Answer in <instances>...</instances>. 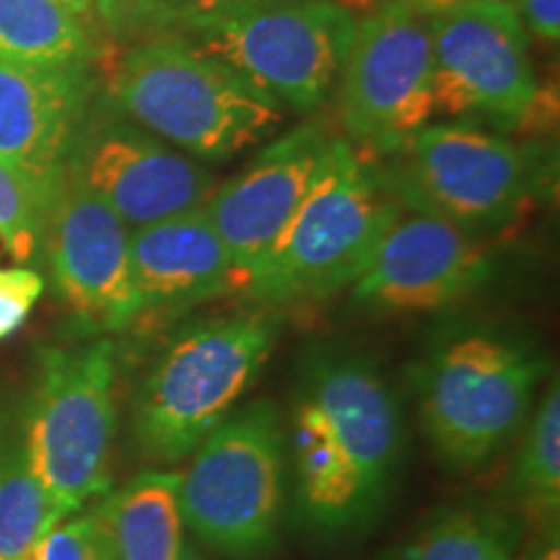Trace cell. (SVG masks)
Wrapping results in <instances>:
<instances>
[{"label":"cell","instance_id":"cell-15","mask_svg":"<svg viewBox=\"0 0 560 560\" xmlns=\"http://www.w3.org/2000/svg\"><path fill=\"white\" fill-rule=\"evenodd\" d=\"M332 140V132L317 122L299 125L257 153L242 174L215 185L202 202L210 226L229 249L240 289L296 213Z\"/></svg>","mask_w":560,"mask_h":560},{"label":"cell","instance_id":"cell-29","mask_svg":"<svg viewBox=\"0 0 560 560\" xmlns=\"http://www.w3.org/2000/svg\"><path fill=\"white\" fill-rule=\"evenodd\" d=\"M405 9L420 13V16H436V13L470 9V5H493V3H511V0H395Z\"/></svg>","mask_w":560,"mask_h":560},{"label":"cell","instance_id":"cell-18","mask_svg":"<svg viewBox=\"0 0 560 560\" xmlns=\"http://www.w3.org/2000/svg\"><path fill=\"white\" fill-rule=\"evenodd\" d=\"M117 560H177L182 516L177 472L145 470L102 501Z\"/></svg>","mask_w":560,"mask_h":560},{"label":"cell","instance_id":"cell-17","mask_svg":"<svg viewBox=\"0 0 560 560\" xmlns=\"http://www.w3.org/2000/svg\"><path fill=\"white\" fill-rule=\"evenodd\" d=\"M130 262L140 317L185 312L240 289L229 249L210 226L202 206L132 229Z\"/></svg>","mask_w":560,"mask_h":560},{"label":"cell","instance_id":"cell-12","mask_svg":"<svg viewBox=\"0 0 560 560\" xmlns=\"http://www.w3.org/2000/svg\"><path fill=\"white\" fill-rule=\"evenodd\" d=\"M490 276L493 260L480 234L402 208L350 283V296L361 312L380 317L425 314L462 304Z\"/></svg>","mask_w":560,"mask_h":560},{"label":"cell","instance_id":"cell-27","mask_svg":"<svg viewBox=\"0 0 560 560\" xmlns=\"http://www.w3.org/2000/svg\"><path fill=\"white\" fill-rule=\"evenodd\" d=\"M153 16V34L177 26L179 21L202 16V13L229 9V5L249 3V0H149Z\"/></svg>","mask_w":560,"mask_h":560},{"label":"cell","instance_id":"cell-23","mask_svg":"<svg viewBox=\"0 0 560 560\" xmlns=\"http://www.w3.org/2000/svg\"><path fill=\"white\" fill-rule=\"evenodd\" d=\"M58 185H45L0 159V244L13 260L37 255Z\"/></svg>","mask_w":560,"mask_h":560},{"label":"cell","instance_id":"cell-6","mask_svg":"<svg viewBox=\"0 0 560 560\" xmlns=\"http://www.w3.org/2000/svg\"><path fill=\"white\" fill-rule=\"evenodd\" d=\"M371 161V159H369ZM405 210L482 234L514 223L550 182V153L480 125H425L371 161Z\"/></svg>","mask_w":560,"mask_h":560},{"label":"cell","instance_id":"cell-16","mask_svg":"<svg viewBox=\"0 0 560 560\" xmlns=\"http://www.w3.org/2000/svg\"><path fill=\"white\" fill-rule=\"evenodd\" d=\"M86 100L83 68L0 60V159L45 185H58Z\"/></svg>","mask_w":560,"mask_h":560},{"label":"cell","instance_id":"cell-10","mask_svg":"<svg viewBox=\"0 0 560 560\" xmlns=\"http://www.w3.org/2000/svg\"><path fill=\"white\" fill-rule=\"evenodd\" d=\"M436 115L429 16L387 0L355 21L338 79L348 143L371 161L395 153Z\"/></svg>","mask_w":560,"mask_h":560},{"label":"cell","instance_id":"cell-8","mask_svg":"<svg viewBox=\"0 0 560 560\" xmlns=\"http://www.w3.org/2000/svg\"><path fill=\"white\" fill-rule=\"evenodd\" d=\"M272 96L312 115L338 86L355 16L338 0H249L166 30Z\"/></svg>","mask_w":560,"mask_h":560},{"label":"cell","instance_id":"cell-24","mask_svg":"<svg viewBox=\"0 0 560 560\" xmlns=\"http://www.w3.org/2000/svg\"><path fill=\"white\" fill-rule=\"evenodd\" d=\"M34 560H117L102 503L79 516H62L42 537Z\"/></svg>","mask_w":560,"mask_h":560},{"label":"cell","instance_id":"cell-4","mask_svg":"<svg viewBox=\"0 0 560 560\" xmlns=\"http://www.w3.org/2000/svg\"><path fill=\"white\" fill-rule=\"evenodd\" d=\"M278 335L272 310L200 319L174 335L132 400V436L143 459L164 467L190 457L257 382Z\"/></svg>","mask_w":560,"mask_h":560},{"label":"cell","instance_id":"cell-21","mask_svg":"<svg viewBox=\"0 0 560 560\" xmlns=\"http://www.w3.org/2000/svg\"><path fill=\"white\" fill-rule=\"evenodd\" d=\"M527 433L511 470V499L524 520L550 527L560 506V389L552 382L527 418Z\"/></svg>","mask_w":560,"mask_h":560},{"label":"cell","instance_id":"cell-3","mask_svg":"<svg viewBox=\"0 0 560 560\" xmlns=\"http://www.w3.org/2000/svg\"><path fill=\"white\" fill-rule=\"evenodd\" d=\"M109 104L195 161L262 143L285 112L234 68L172 32L130 42L107 68Z\"/></svg>","mask_w":560,"mask_h":560},{"label":"cell","instance_id":"cell-32","mask_svg":"<svg viewBox=\"0 0 560 560\" xmlns=\"http://www.w3.org/2000/svg\"><path fill=\"white\" fill-rule=\"evenodd\" d=\"M177 560H206L200 556V550L195 548V542L190 540H182V548H179V556Z\"/></svg>","mask_w":560,"mask_h":560},{"label":"cell","instance_id":"cell-20","mask_svg":"<svg viewBox=\"0 0 560 560\" xmlns=\"http://www.w3.org/2000/svg\"><path fill=\"white\" fill-rule=\"evenodd\" d=\"M91 55L86 21L58 0H0V60L86 68Z\"/></svg>","mask_w":560,"mask_h":560},{"label":"cell","instance_id":"cell-14","mask_svg":"<svg viewBox=\"0 0 560 560\" xmlns=\"http://www.w3.org/2000/svg\"><path fill=\"white\" fill-rule=\"evenodd\" d=\"M45 231L55 283L70 310L104 330L130 327L140 317L130 229L79 179L62 177Z\"/></svg>","mask_w":560,"mask_h":560},{"label":"cell","instance_id":"cell-9","mask_svg":"<svg viewBox=\"0 0 560 560\" xmlns=\"http://www.w3.org/2000/svg\"><path fill=\"white\" fill-rule=\"evenodd\" d=\"M115 380L109 340L50 348L42 355L21 441L32 472L66 516L109 488Z\"/></svg>","mask_w":560,"mask_h":560},{"label":"cell","instance_id":"cell-28","mask_svg":"<svg viewBox=\"0 0 560 560\" xmlns=\"http://www.w3.org/2000/svg\"><path fill=\"white\" fill-rule=\"evenodd\" d=\"M511 5L524 30L552 45L560 39V0H511Z\"/></svg>","mask_w":560,"mask_h":560},{"label":"cell","instance_id":"cell-26","mask_svg":"<svg viewBox=\"0 0 560 560\" xmlns=\"http://www.w3.org/2000/svg\"><path fill=\"white\" fill-rule=\"evenodd\" d=\"M91 16L117 42H136L153 34V16L149 0H89Z\"/></svg>","mask_w":560,"mask_h":560},{"label":"cell","instance_id":"cell-19","mask_svg":"<svg viewBox=\"0 0 560 560\" xmlns=\"http://www.w3.org/2000/svg\"><path fill=\"white\" fill-rule=\"evenodd\" d=\"M520 548L514 514L488 503H457L420 524L397 560H514Z\"/></svg>","mask_w":560,"mask_h":560},{"label":"cell","instance_id":"cell-11","mask_svg":"<svg viewBox=\"0 0 560 560\" xmlns=\"http://www.w3.org/2000/svg\"><path fill=\"white\" fill-rule=\"evenodd\" d=\"M436 112L516 130L540 100L529 37L511 3L429 16Z\"/></svg>","mask_w":560,"mask_h":560},{"label":"cell","instance_id":"cell-25","mask_svg":"<svg viewBox=\"0 0 560 560\" xmlns=\"http://www.w3.org/2000/svg\"><path fill=\"white\" fill-rule=\"evenodd\" d=\"M45 280L32 268H0V340L21 330L37 304Z\"/></svg>","mask_w":560,"mask_h":560},{"label":"cell","instance_id":"cell-7","mask_svg":"<svg viewBox=\"0 0 560 560\" xmlns=\"http://www.w3.org/2000/svg\"><path fill=\"white\" fill-rule=\"evenodd\" d=\"M289 488L285 423L270 400L236 408L215 425L177 475L182 527L234 560L276 548Z\"/></svg>","mask_w":560,"mask_h":560},{"label":"cell","instance_id":"cell-1","mask_svg":"<svg viewBox=\"0 0 560 560\" xmlns=\"http://www.w3.org/2000/svg\"><path fill=\"white\" fill-rule=\"evenodd\" d=\"M395 387L361 350L317 346L299 369L285 454L299 520L322 537L369 529L405 459Z\"/></svg>","mask_w":560,"mask_h":560},{"label":"cell","instance_id":"cell-5","mask_svg":"<svg viewBox=\"0 0 560 560\" xmlns=\"http://www.w3.org/2000/svg\"><path fill=\"white\" fill-rule=\"evenodd\" d=\"M400 210L376 166L335 138L296 213L242 291L270 310L335 296L361 276Z\"/></svg>","mask_w":560,"mask_h":560},{"label":"cell","instance_id":"cell-13","mask_svg":"<svg viewBox=\"0 0 560 560\" xmlns=\"http://www.w3.org/2000/svg\"><path fill=\"white\" fill-rule=\"evenodd\" d=\"M73 177L130 231L200 208L215 174L115 109L83 140Z\"/></svg>","mask_w":560,"mask_h":560},{"label":"cell","instance_id":"cell-30","mask_svg":"<svg viewBox=\"0 0 560 560\" xmlns=\"http://www.w3.org/2000/svg\"><path fill=\"white\" fill-rule=\"evenodd\" d=\"M514 560H558V524L542 527V540L532 548L529 556L516 552Z\"/></svg>","mask_w":560,"mask_h":560},{"label":"cell","instance_id":"cell-2","mask_svg":"<svg viewBox=\"0 0 560 560\" xmlns=\"http://www.w3.org/2000/svg\"><path fill=\"white\" fill-rule=\"evenodd\" d=\"M548 359L527 335L490 322H452L412 369L418 416L452 470L488 465L527 423Z\"/></svg>","mask_w":560,"mask_h":560},{"label":"cell","instance_id":"cell-22","mask_svg":"<svg viewBox=\"0 0 560 560\" xmlns=\"http://www.w3.org/2000/svg\"><path fill=\"white\" fill-rule=\"evenodd\" d=\"M62 516L32 472L24 441L0 444V560H32Z\"/></svg>","mask_w":560,"mask_h":560},{"label":"cell","instance_id":"cell-31","mask_svg":"<svg viewBox=\"0 0 560 560\" xmlns=\"http://www.w3.org/2000/svg\"><path fill=\"white\" fill-rule=\"evenodd\" d=\"M60 5H66L68 11H73L75 16H81L86 21L91 16V9H89V0H58Z\"/></svg>","mask_w":560,"mask_h":560}]
</instances>
